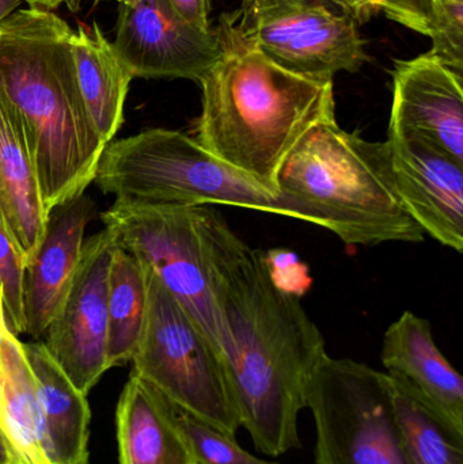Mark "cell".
Returning <instances> with one entry per match:
<instances>
[{
  "label": "cell",
  "instance_id": "obj_6",
  "mask_svg": "<svg viewBox=\"0 0 463 464\" xmlns=\"http://www.w3.org/2000/svg\"><path fill=\"white\" fill-rule=\"evenodd\" d=\"M120 247L140 259L188 311L219 356L226 338L219 256L226 220L206 207L116 200L101 215Z\"/></svg>",
  "mask_w": 463,
  "mask_h": 464
},
{
  "label": "cell",
  "instance_id": "obj_33",
  "mask_svg": "<svg viewBox=\"0 0 463 464\" xmlns=\"http://www.w3.org/2000/svg\"><path fill=\"white\" fill-rule=\"evenodd\" d=\"M5 313V310H3V303H2V297H0V313Z\"/></svg>",
  "mask_w": 463,
  "mask_h": 464
},
{
  "label": "cell",
  "instance_id": "obj_25",
  "mask_svg": "<svg viewBox=\"0 0 463 464\" xmlns=\"http://www.w3.org/2000/svg\"><path fill=\"white\" fill-rule=\"evenodd\" d=\"M24 256L0 223V297L5 324L15 335L24 333Z\"/></svg>",
  "mask_w": 463,
  "mask_h": 464
},
{
  "label": "cell",
  "instance_id": "obj_27",
  "mask_svg": "<svg viewBox=\"0 0 463 464\" xmlns=\"http://www.w3.org/2000/svg\"><path fill=\"white\" fill-rule=\"evenodd\" d=\"M165 2L179 19L187 22L190 26L203 32L212 29L209 24L212 0H165Z\"/></svg>",
  "mask_w": 463,
  "mask_h": 464
},
{
  "label": "cell",
  "instance_id": "obj_13",
  "mask_svg": "<svg viewBox=\"0 0 463 464\" xmlns=\"http://www.w3.org/2000/svg\"><path fill=\"white\" fill-rule=\"evenodd\" d=\"M397 193L424 234L463 250V163L419 140L388 139Z\"/></svg>",
  "mask_w": 463,
  "mask_h": 464
},
{
  "label": "cell",
  "instance_id": "obj_16",
  "mask_svg": "<svg viewBox=\"0 0 463 464\" xmlns=\"http://www.w3.org/2000/svg\"><path fill=\"white\" fill-rule=\"evenodd\" d=\"M48 219L21 120L0 87V223L24 266L40 246Z\"/></svg>",
  "mask_w": 463,
  "mask_h": 464
},
{
  "label": "cell",
  "instance_id": "obj_3",
  "mask_svg": "<svg viewBox=\"0 0 463 464\" xmlns=\"http://www.w3.org/2000/svg\"><path fill=\"white\" fill-rule=\"evenodd\" d=\"M72 34L64 19L41 8L0 22V87L21 120L48 215L84 195L108 147L79 90Z\"/></svg>",
  "mask_w": 463,
  "mask_h": 464
},
{
  "label": "cell",
  "instance_id": "obj_23",
  "mask_svg": "<svg viewBox=\"0 0 463 464\" xmlns=\"http://www.w3.org/2000/svg\"><path fill=\"white\" fill-rule=\"evenodd\" d=\"M382 11L431 38L429 53L463 76V0H386Z\"/></svg>",
  "mask_w": 463,
  "mask_h": 464
},
{
  "label": "cell",
  "instance_id": "obj_32",
  "mask_svg": "<svg viewBox=\"0 0 463 464\" xmlns=\"http://www.w3.org/2000/svg\"><path fill=\"white\" fill-rule=\"evenodd\" d=\"M0 464H10V451H8L7 440L0 428Z\"/></svg>",
  "mask_w": 463,
  "mask_h": 464
},
{
  "label": "cell",
  "instance_id": "obj_1",
  "mask_svg": "<svg viewBox=\"0 0 463 464\" xmlns=\"http://www.w3.org/2000/svg\"><path fill=\"white\" fill-rule=\"evenodd\" d=\"M217 297L226 327L219 359L241 427L264 455L299 449L307 387L328 354L323 333L301 297L272 283L263 253L228 226L220 245Z\"/></svg>",
  "mask_w": 463,
  "mask_h": 464
},
{
  "label": "cell",
  "instance_id": "obj_8",
  "mask_svg": "<svg viewBox=\"0 0 463 464\" xmlns=\"http://www.w3.org/2000/svg\"><path fill=\"white\" fill-rule=\"evenodd\" d=\"M306 409L317 430V464H412L388 373L326 354L310 381Z\"/></svg>",
  "mask_w": 463,
  "mask_h": 464
},
{
  "label": "cell",
  "instance_id": "obj_14",
  "mask_svg": "<svg viewBox=\"0 0 463 464\" xmlns=\"http://www.w3.org/2000/svg\"><path fill=\"white\" fill-rule=\"evenodd\" d=\"M92 215L94 203L84 195L57 207L49 215L43 240L24 266V334L33 340L45 335L72 283Z\"/></svg>",
  "mask_w": 463,
  "mask_h": 464
},
{
  "label": "cell",
  "instance_id": "obj_11",
  "mask_svg": "<svg viewBox=\"0 0 463 464\" xmlns=\"http://www.w3.org/2000/svg\"><path fill=\"white\" fill-rule=\"evenodd\" d=\"M98 2V0H97ZM113 48L133 78L198 82L222 57L214 27L196 29L179 19L165 0H116Z\"/></svg>",
  "mask_w": 463,
  "mask_h": 464
},
{
  "label": "cell",
  "instance_id": "obj_29",
  "mask_svg": "<svg viewBox=\"0 0 463 464\" xmlns=\"http://www.w3.org/2000/svg\"><path fill=\"white\" fill-rule=\"evenodd\" d=\"M385 0H361L362 24L382 11Z\"/></svg>",
  "mask_w": 463,
  "mask_h": 464
},
{
  "label": "cell",
  "instance_id": "obj_28",
  "mask_svg": "<svg viewBox=\"0 0 463 464\" xmlns=\"http://www.w3.org/2000/svg\"><path fill=\"white\" fill-rule=\"evenodd\" d=\"M30 7L41 8V10L52 11L60 7L62 5H67L71 11L81 10L82 0H24Z\"/></svg>",
  "mask_w": 463,
  "mask_h": 464
},
{
  "label": "cell",
  "instance_id": "obj_12",
  "mask_svg": "<svg viewBox=\"0 0 463 464\" xmlns=\"http://www.w3.org/2000/svg\"><path fill=\"white\" fill-rule=\"evenodd\" d=\"M388 139L419 140L463 163V76L426 53L394 63Z\"/></svg>",
  "mask_w": 463,
  "mask_h": 464
},
{
  "label": "cell",
  "instance_id": "obj_18",
  "mask_svg": "<svg viewBox=\"0 0 463 464\" xmlns=\"http://www.w3.org/2000/svg\"><path fill=\"white\" fill-rule=\"evenodd\" d=\"M34 375L43 450L51 464H89L90 408L43 343H24Z\"/></svg>",
  "mask_w": 463,
  "mask_h": 464
},
{
  "label": "cell",
  "instance_id": "obj_20",
  "mask_svg": "<svg viewBox=\"0 0 463 464\" xmlns=\"http://www.w3.org/2000/svg\"><path fill=\"white\" fill-rule=\"evenodd\" d=\"M0 428L10 464H51L43 450L34 375L5 313H0Z\"/></svg>",
  "mask_w": 463,
  "mask_h": 464
},
{
  "label": "cell",
  "instance_id": "obj_2",
  "mask_svg": "<svg viewBox=\"0 0 463 464\" xmlns=\"http://www.w3.org/2000/svg\"><path fill=\"white\" fill-rule=\"evenodd\" d=\"M222 57L198 82L196 140L239 173L276 193L277 174L313 128L336 120L332 79L290 72L245 43L231 13L214 27Z\"/></svg>",
  "mask_w": 463,
  "mask_h": 464
},
{
  "label": "cell",
  "instance_id": "obj_19",
  "mask_svg": "<svg viewBox=\"0 0 463 464\" xmlns=\"http://www.w3.org/2000/svg\"><path fill=\"white\" fill-rule=\"evenodd\" d=\"M79 90L103 143H111L124 122V105L133 75L97 22L81 24L71 37Z\"/></svg>",
  "mask_w": 463,
  "mask_h": 464
},
{
  "label": "cell",
  "instance_id": "obj_24",
  "mask_svg": "<svg viewBox=\"0 0 463 464\" xmlns=\"http://www.w3.org/2000/svg\"><path fill=\"white\" fill-rule=\"evenodd\" d=\"M176 406V405H174ZM179 427L196 464H279L261 459L242 449L236 439L177 408Z\"/></svg>",
  "mask_w": 463,
  "mask_h": 464
},
{
  "label": "cell",
  "instance_id": "obj_15",
  "mask_svg": "<svg viewBox=\"0 0 463 464\" xmlns=\"http://www.w3.org/2000/svg\"><path fill=\"white\" fill-rule=\"evenodd\" d=\"M381 359L388 375L415 389L463 430V379L438 348L427 319L405 311L386 330Z\"/></svg>",
  "mask_w": 463,
  "mask_h": 464
},
{
  "label": "cell",
  "instance_id": "obj_9",
  "mask_svg": "<svg viewBox=\"0 0 463 464\" xmlns=\"http://www.w3.org/2000/svg\"><path fill=\"white\" fill-rule=\"evenodd\" d=\"M333 7L331 0H242L231 16L239 37L275 64L333 81L367 62L358 22Z\"/></svg>",
  "mask_w": 463,
  "mask_h": 464
},
{
  "label": "cell",
  "instance_id": "obj_10",
  "mask_svg": "<svg viewBox=\"0 0 463 464\" xmlns=\"http://www.w3.org/2000/svg\"><path fill=\"white\" fill-rule=\"evenodd\" d=\"M116 240L108 230L84 240L72 283L46 329V351L87 395L108 364V275Z\"/></svg>",
  "mask_w": 463,
  "mask_h": 464
},
{
  "label": "cell",
  "instance_id": "obj_22",
  "mask_svg": "<svg viewBox=\"0 0 463 464\" xmlns=\"http://www.w3.org/2000/svg\"><path fill=\"white\" fill-rule=\"evenodd\" d=\"M389 376L402 440L412 464H463V430L423 395Z\"/></svg>",
  "mask_w": 463,
  "mask_h": 464
},
{
  "label": "cell",
  "instance_id": "obj_7",
  "mask_svg": "<svg viewBox=\"0 0 463 464\" xmlns=\"http://www.w3.org/2000/svg\"><path fill=\"white\" fill-rule=\"evenodd\" d=\"M147 283L149 302L132 372L179 411L236 438L241 422L217 351L150 267Z\"/></svg>",
  "mask_w": 463,
  "mask_h": 464
},
{
  "label": "cell",
  "instance_id": "obj_4",
  "mask_svg": "<svg viewBox=\"0 0 463 464\" xmlns=\"http://www.w3.org/2000/svg\"><path fill=\"white\" fill-rule=\"evenodd\" d=\"M276 193L299 220L328 228L350 246L426 237L397 193L385 141L364 140L336 120L296 144L277 174Z\"/></svg>",
  "mask_w": 463,
  "mask_h": 464
},
{
  "label": "cell",
  "instance_id": "obj_30",
  "mask_svg": "<svg viewBox=\"0 0 463 464\" xmlns=\"http://www.w3.org/2000/svg\"><path fill=\"white\" fill-rule=\"evenodd\" d=\"M331 2L334 3L340 10L352 15L356 22L362 24L361 0H331Z\"/></svg>",
  "mask_w": 463,
  "mask_h": 464
},
{
  "label": "cell",
  "instance_id": "obj_21",
  "mask_svg": "<svg viewBox=\"0 0 463 464\" xmlns=\"http://www.w3.org/2000/svg\"><path fill=\"white\" fill-rule=\"evenodd\" d=\"M149 302L147 267L116 243L108 275L109 368L132 362Z\"/></svg>",
  "mask_w": 463,
  "mask_h": 464
},
{
  "label": "cell",
  "instance_id": "obj_17",
  "mask_svg": "<svg viewBox=\"0 0 463 464\" xmlns=\"http://www.w3.org/2000/svg\"><path fill=\"white\" fill-rule=\"evenodd\" d=\"M121 464H196L168 398L130 372L117 406Z\"/></svg>",
  "mask_w": 463,
  "mask_h": 464
},
{
  "label": "cell",
  "instance_id": "obj_26",
  "mask_svg": "<svg viewBox=\"0 0 463 464\" xmlns=\"http://www.w3.org/2000/svg\"><path fill=\"white\" fill-rule=\"evenodd\" d=\"M263 256L269 277L277 288L299 297L310 288L309 270L295 253L277 248L263 253Z\"/></svg>",
  "mask_w": 463,
  "mask_h": 464
},
{
  "label": "cell",
  "instance_id": "obj_5",
  "mask_svg": "<svg viewBox=\"0 0 463 464\" xmlns=\"http://www.w3.org/2000/svg\"><path fill=\"white\" fill-rule=\"evenodd\" d=\"M94 182L116 200L184 207L222 204L298 219L285 198L178 130L152 128L109 143Z\"/></svg>",
  "mask_w": 463,
  "mask_h": 464
},
{
  "label": "cell",
  "instance_id": "obj_31",
  "mask_svg": "<svg viewBox=\"0 0 463 464\" xmlns=\"http://www.w3.org/2000/svg\"><path fill=\"white\" fill-rule=\"evenodd\" d=\"M24 0H0V22L15 13L16 8L22 5Z\"/></svg>",
  "mask_w": 463,
  "mask_h": 464
}]
</instances>
